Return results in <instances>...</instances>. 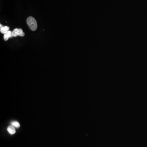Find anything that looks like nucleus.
Segmentation results:
<instances>
[{
    "instance_id": "nucleus-5",
    "label": "nucleus",
    "mask_w": 147,
    "mask_h": 147,
    "mask_svg": "<svg viewBox=\"0 0 147 147\" xmlns=\"http://www.w3.org/2000/svg\"><path fill=\"white\" fill-rule=\"evenodd\" d=\"M11 124L12 125H13L14 127L15 128H19L20 127V124H19V123L17 121H12L11 123Z\"/></svg>"
},
{
    "instance_id": "nucleus-7",
    "label": "nucleus",
    "mask_w": 147,
    "mask_h": 147,
    "mask_svg": "<svg viewBox=\"0 0 147 147\" xmlns=\"http://www.w3.org/2000/svg\"><path fill=\"white\" fill-rule=\"evenodd\" d=\"M25 33L21 29H18V36L20 37H24Z\"/></svg>"
},
{
    "instance_id": "nucleus-2",
    "label": "nucleus",
    "mask_w": 147,
    "mask_h": 147,
    "mask_svg": "<svg viewBox=\"0 0 147 147\" xmlns=\"http://www.w3.org/2000/svg\"><path fill=\"white\" fill-rule=\"evenodd\" d=\"M9 29V28L8 26H3L0 24V31L2 34H5L7 33Z\"/></svg>"
},
{
    "instance_id": "nucleus-3",
    "label": "nucleus",
    "mask_w": 147,
    "mask_h": 147,
    "mask_svg": "<svg viewBox=\"0 0 147 147\" xmlns=\"http://www.w3.org/2000/svg\"><path fill=\"white\" fill-rule=\"evenodd\" d=\"M7 130L9 133L10 134H14L16 133V129L15 128V127L12 125H9V126L8 127Z\"/></svg>"
},
{
    "instance_id": "nucleus-6",
    "label": "nucleus",
    "mask_w": 147,
    "mask_h": 147,
    "mask_svg": "<svg viewBox=\"0 0 147 147\" xmlns=\"http://www.w3.org/2000/svg\"><path fill=\"white\" fill-rule=\"evenodd\" d=\"M12 35L14 37H16L18 36V29H15L12 32Z\"/></svg>"
},
{
    "instance_id": "nucleus-4",
    "label": "nucleus",
    "mask_w": 147,
    "mask_h": 147,
    "mask_svg": "<svg viewBox=\"0 0 147 147\" xmlns=\"http://www.w3.org/2000/svg\"><path fill=\"white\" fill-rule=\"evenodd\" d=\"M12 32L11 31H9L6 34H4V39L5 41H7L9 38H12L13 37L12 35Z\"/></svg>"
},
{
    "instance_id": "nucleus-1",
    "label": "nucleus",
    "mask_w": 147,
    "mask_h": 147,
    "mask_svg": "<svg viewBox=\"0 0 147 147\" xmlns=\"http://www.w3.org/2000/svg\"><path fill=\"white\" fill-rule=\"evenodd\" d=\"M27 23L30 29L34 31L37 28V23L35 19L32 16H29L27 19Z\"/></svg>"
}]
</instances>
